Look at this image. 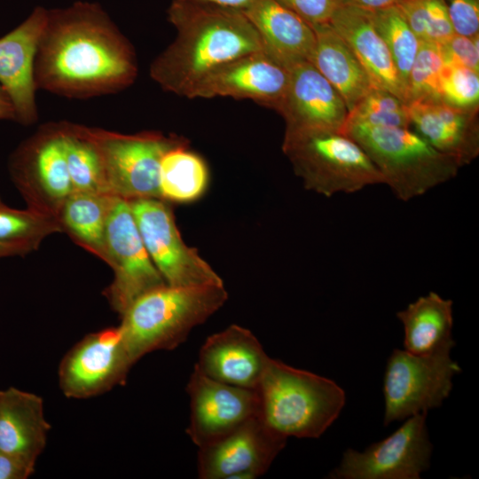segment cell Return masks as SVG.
<instances>
[{
    "label": "cell",
    "mask_w": 479,
    "mask_h": 479,
    "mask_svg": "<svg viewBox=\"0 0 479 479\" xmlns=\"http://www.w3.org/2000/svg\"><path fill=\"white\" fill-rule=\"evenodd\" d=\"M400 0H342V5H351L368 12L395 6Z\"/></svg>",
    "instance_id": "39"
},
{
    "label": "cell",
    "mask_w": 479,
    "mask_h": 479,
    "mask_svg": "<svg viewBox=\"0 0 479 479\" xmlns=\"http://www.w3.org/2000/svg\"><path fill=\"white\" fill-rule=\"evenodd\" d=\"M29 252L30 250L24 246L0 241V258L23 255Z\"/></svg>",
    "instance_id": "42"
},
{
    "label": "cell",
    "mask_w": 479,
    "mask_h": 479,
    "mask_svg": "<svg viewBox=\"0 0 479 479\" xmlns=\"http://www.w3.org/2000/svg\"><path fill=\"white\" fill-rule=\"evenodd\" d=\"M269 358L250 330L233 324L205 340L194 367L215 381L257 389Z\"/></svg>",
    "instance_id": "19"
},
{
    "label": "cell",
    "mask_w": 479,
    "mask_h": 479,
    "mask_svg": "<svg viewBox=\"0 0 479 479\" xmlns=\"http://www.w3.org/2000/svg\"><path fill=\"white\" fill-rule=\"evenodd\" d=\"M203 4H209L222 7L232 8L240 11L247 9L255 0H187Z\"/></svg>",
    "instance_id": "41"
},
{
    "label": "cell",
    "mask_w": 479,
    "mask_h": 479,
    "mask_svg": "<svg viewBox=\"0 0 479 479\" xmlns=\"http://www.w3.org/2000/svg\"><path fill=\"white\" fill-rule=\"evenodd\" d=\"M397 317L404 327V350L425 355L455 346L452 300L429 292L398 311Z\"/></svg>",
    "instance_id": "25"
},
{
    "label": "cell",
    "mask_w": 479,
    "mask_h": 479,
    "mask_svg": "<svg viewBox=\"0 0 479 479\" xmlns=\"http://www.w3.org/2000/svg\"><path fill=\"white\" fill-rule=\"evenodd\" d=\"M455 34L479 35V0H444Z\"/></svg>",
    "instance_id": "36"
},
{
    "label": "cell",
    "mask_w": 479,
    "mask_h": 479,
    "mask_svg": "<svg viewBox=\"0 0 479 479\" xmlns=\"http://www.w3.org/2000/svg\"><path fill=\"white\" fill-rule=\"evenodd\" d=\"M96 147L110 194L127 200L159 198V169L162 156L189 141L156 131L122 134L81 125Z\"/></svg>",
    "instance_id": "7"
},
{
    "label": "cell",
    "mask_w": 479,
    "mask_h": 479,
    "mask_svg": "<svg viewBox=\"0 0 479 479\" xmlns=\"http://www.w3.org/2000/svg\"><path fill=\"white\" fill-rule=\"evenodd\" d=\"M444 68L439 45L420 41L409 75L406 104L412 101L442 100Z\"/></svg>",
    "instance_id": "33"
},
{
    "label": "cell",
    "mask_w": 479,
    "mask_h": 479,
    "mask_svg": "<svg viewBox=\"0 0 479 479\" xmlns=\"http://www.w3.org/2000/svg\"><path fill=\"white\" fill-rule=\"evenodd\" d=\"M260 416L222 438L198 448L201 479H255L264 475L287 443Z\"/></svg>",
    "instance_id": "13"
},
{
    "label": "cell",
    "mask_w": 479,
    "mask_h": 479,
    "mask_svg": "<svg viewBox=\"0 0 479 479\" xmlns=\"http://www.w3.org/2000/svg\"><path fill=\"white\" fill-rule=\"evenodd\" d=\"M51 428L41 397L9 387L0 390V451L36 462Z\"/></svg>",
    "instance_id": "23"
},
{
    "label": "cell",
    "mask_w": 479,
    "mask_h": 479,
    "mask_svg": "<svg viewBox=\"0 0 479 479\" xmlns=\"http://www.w3.org/2000/svg\"><path fill=\"white\" fill-rule=\"evenodd\" d=\"M133 365L119 327L90 333L62 358L59 387L67 397L88 398L125 382Z\"/></svg>",
    "instance_id": "12"
},
{
    "label": "cell",
    "mask_w": 479,
    "mask_h": 479,
    "mask_svg": "<svg viewBox=\"0 0 479 479\" xmlns=\"http://www.w3.org/2000/svg\"><path fill=\"white\" fill-rule=\"evenodd\" d=\"M35 462L0 451V479H26L33 475Z\"/></svg>",
    "instance_id": "38"
},
{
    "label": "cell",
    "mask_w": 479,
    "mask_h": 479,
    "mask_svg": "<svg viewBox=\"0 0 479 479\" xmlns=\"http://www.w3.org/2000/svg\"><path fill=\"white\" fill-rule=\"evenodd\" d=\"M227 299L224 284L165 285L138 297L123 312L118 326L132 364L150 352L177 348Z\"/></svg>",
    "instance_id": "3"
},
{
    "label": "cell",
    "mask_w": 479,
    "mask_h": 479,
    "mask_svg": "<svg viewBox=\"0 0 479 479\" xmlns=\"http://www.w3.org/2000/svg\"><path fill=\"white\" fill-rule=\"evenodd\" d=\"M310 26L329 23L342 0H276Z\"/></svg>",
    "instance_id": "37"
},
{
    "label": "cell",
    "mask_w": 479,
    "mask_h": 479,
    "mask_svg": "<svg viewBox=\"0 0 479 479\" xmlns=\"http://www.w3.org/2000/svg\"><path fill=\"white\" fill-rule=\"evenodd\" d=\"M186 391L190 400L186 433L198 448L259 416L260 400L256 389L215 381L196 367L189 377Z\"/></svg>",
    "instance_id": "14"
},
{
    "label": "cell",
    "mask_w": 479,
    "mask_h": 479,
    "mask_svg": "<svg viewBox=\"0 0 479 479\" xmlns=\"http://www.w3.org/2000/svg\"><path fill=\"white\" fill-rule=\"evenodd\" d=\"M60 123L73 191L109 193L99 154L81 125Z\"/></svg>",
    "instance_id": "28"
},
{
    "label": "cell",
    "mask_w": 479,
    "mask_h": 479,
    "mask_svg": "<svg viewBox=\"0 0 479 479\" xmlns=\"http://www.w3.org/2000/svg\"><path fill=\"white\" fill-rule=\"evenodd\" d=\"M427 412L405 419L388 437L360 452L347 449L333 479H419L429 467L433 445L426 425Z\"/></svg>",
    "instance_id": "11"
},
{
    "label": "cell",
    "mask_w": 479,
    "mask_h": 479,
    "mask_svg": "<svg viewBox=\"0 0 479 479\" xmlns=\"http://www.w3.org/2000/svg\"><path fill=\"white\" fill-rule=\"evenodd\" d=\"M255 27L263 51L282 67L311 60L316 35L312 27L276 0H255L243 11Z\"/></svg>",
    "instance_id": "21"
},
{
    "label": "cell",
    "mask_w": 479,
    "mask_h": 479,
    "mask_svg": "<svg viewBox=\"0 0 479 479\" xmlns=\"http://www.w3.org/2000/svg\"><path fill=\"white\" fill-rule=\"evenodd\" d=\"M442 101L469 110L479 109V73L460 66L444 65Z\"/></svg>",
    "instance_id": "34"
},
{
    "label": "cell",
    "mask_w": 479,
    "mask_h": 479,
    "mask_svg": "<svg viewBox=\"0 0 479 479\" xmlns=\"http://www.w3.org/2000/svg\"><path fill=\"white\" fill-rule=\"evenodd\" d=\"M311 27L316 43L310 62L339 92L349 113L373 86L352 50L330 23Z\"/></svg>",
    "instance_id": "24"
},
{
    "label": "cell",
    "mask_w": 479,
    "mask_h": 479,
    "mask_svg": "<svg viewBox=\"0 0 479 479\" xmlns=\"http://www.w3.org/2000/svg\"><path fill=\"white\" fill-rule=\"evenodd\" d=\"M411 126L437 151L461 167L479 155L478 110L455 107L442 100L407 104Z\"/></svg>",
    "instance_id": "20"
},
{
    "label": "cell",
    "mask_w": 479,
    "mask_h": 479,
    "mask_svg": "<svg viewBox=\"0 0 479 479\" xmlns=\"http://www.w3.org/2000/svg\"><path fill=\"white\" fill-rule=\"evenodd\" d=\"M259 416L287 438H318L345 405L344 390L333 380L270 357L257 388Z\"/></svg>",
    "instance_id": "4"
},
{
    "label": "cell",
    "mask_w": 479,
    "mask_h": 479,
    "mask_svg": "<svg viewBox=\"0 0 479 479\" xmlns=\"http://www.w3.org/2000/svg\"><path fill=\"white\" fill-rule=\"evenodd\" d=\"M189 143L171 148L162 156L159 169L161 199L189 203L200 199L208 185L204 160L188 147Z\"/></svg>",
    "instance_id": "27"
},
{
    "label": "cell",
    "mask_w": 479,
    "mask_h": 479,
    "mask_svg": "<svg viewBox=\"0 0 479 479\" xmlns=\"http://www.w3.org/2000/svg\"><path fill=\"white\" fill-rule=\"evenodd\" d=\"M104 261L114 274L104 294L121 316L138 297L167 285L145 249L130 201L118 196L106 221Z\"/></svg>",
    "instance_id": "9"
},
{
    "label": "cell",
    "mask_w": 479,
    "mask_h": 479,
    "mask_svg": "<svg viewBox=\"0 0 479 479\" xmlns=\"http://www.w3.org/2000/svg\"><path fill=\"white\" fill-rule=\"evenodd\" d=\"M329 23L343 38L367 73L372 85L386 90L405 102L391 55L377 32L371 12L351 5H342Z\"/></svg>",
    "instance_id": "22"
},
{
    "label": "cell",
    "mask_w": 479,
    "mask_h": 479,
    "mask_svg": "<svg viewBox=\"0 0 479 479\" xmlns=\"http://www.w3.org/2000/svg\"><path fill=\"white\" fill-rule=\"evenodd\" d=\"M48 10L35 7L14 29L0 37V84L10 96L16 122H36L35 59Z\"/></svg>",
    "instance_id": "18"
},
{
    "label": "cell",
    "mask_w": 479,
    "mask_h": 479,
    "mask_svg": "<svg viewBox=\"0 0 479 479\" xmlns=\"http://www.w3.org/2000/svg\"><path fill=\"white\" fill-rule=\"evenodd\" d=\"M282 151L303 186L326 197L383 184L364 149L340 130L284 135Z\"/></svg>",
    "instance_id": "6"
},
{
    "label": "cell",
    "mask_w": 479,
    "mask_h": 479,
    "mask_svg": "<svg viewBox=\"0 0 479 479\" xmlns=\"http://www.w3.org/2000/svg\"><path fill=\"white\" fill-rule=\"evenodd\" d=\"M395 196L408 201L454 178L462 167L410 128L345 125Z\"/></svg>",
    "instance_id": "5"
},
{
    "label": "cell",
    "mask_w": 479,
    "mask_h": 479,
    "mask_svg": "<svg viewBox=\"0 0 479 479\" xmlns=\"http://www.w3.org/2000/svg\"><path fill=\"white\" fill-rule=\"evenodd\" d=\"M115 195L73 191L61 205L57 218L75 242L104 261L105 232Z\"/></svg>",
    "instance_id": "26"
},
{
    "label": "cell",
    "mask_w": 479,
    "mask_h": 479,
    "mask_svg": "<svg viewBox=\"0 0 479 479\" xmlns=\"http://www.w3.org/2000/svg\"><path fill=\"white\" fill-rule=\"evenodd\" d=\"M63 232L56 216L29 208L27 210L12 208L0 198V241L36 249L48 235Z\"/></svg>",
    "instance_id": "30"
},
{
    "label": "cell",
    "mask_w": 479,
    "mask_h": 479,
    "mask_svg": "<svg viewBox=\"0 0 479 479\" xmlns=\"http://www.w3.org/2000/svg\"><path fill=\"white\" fill-rule=\"evenodd\" d=\"M452 349L415 355L395 349L384 373V425L441 406L452 389L460 366L450 356Z\"/></svg>",
    "instance_id": "8"
},
{
    "label": "cell",
    "mask_w": 479,
    "mask_h": 479,
    "mask_svg": "<svg viewBox=\"0 0 479 479\" xmlns=\"http://www.w3.org/2000/svg\"><path fill=\"white\" fill-rule=\"evenodd\" d=\"M370 12L375 28L391 55L404 90L406 103L409 75L420 49V40L411 29L397 5Z\"/></svg>",
    "instance_id": "29"
},
{
    "label": "cell",
    "mask_w": 479,
    "mask_h": 479,
    "mask_svg": "<svg viewBox=\"0 0 479 479\" xmlns=\"http://www.w3.org/2000/svg\"><path fill=\"white\" fill-rule=\"evenodd\" d=\"M479 35L473 37L453 34L439 45L444 65L460 66L479 73Z\"/></svg>",
    "instance_id": "35"
},
{
    "label": "cell",
    "mask_w": 479,
    "mask_h": 479,
    "mask_svg": "<svg viewBox=\"0 0 479 479\" xmlns=\"http://www.w3.org/2000/svg\"><path fill=\"white\" fill-rule=\"evenodd\" d=\"M137 73L131 45L98 4L48 10L35 59L37 89L88 98L126 89Z\"/></svg>",
    "instance_id": "1"
},
{
    "label": "cell",
    "mask_w": 479,
    "mask_h": 479,
    "mask_svg": "<svg viewBox=\"0 0 479 479\" xmlns=\"http://www.w3.org/2000/svg\"><path fill=\"white\" fill-rule=\"evenodd\" d=\"M288 87L279 113L285 135L315 130L342 131L348 108L339 92L310 62L289 70Z\"/></svg>",
    "instance_id": "17"
},
{
    "label": "cell",
    "mask_w": 479,
    "mask_h": 479,
    "mask_svg": "<svg viewBox=\"0 0 479 479\" xmlns=\"http://www.w3.org/2000/svg\"><path fill=\"white\" fill-rule=\"evenodd\" d=\"M167 12L177 35L153 61L150 75L168 92L191 98L212 71L236 58L263 51L260 37L243 11L173 0Z\"/></svg>",
    "instance_id": "2"
},
{
    "label": "cell",
    "mask_w": 479,
    "mask_h": 479,
    "mask_svg": "<svg viewBox=\"0 0 479 479\" xmlns=\"http://www.w3.org/2000/svg\"><path fill=\"white\" fill-rule=\"evenodd\" d=\"M0 120H8L16 122V112L13 106V103L0 84Z\"/></svg>",
    "instance_id": "40"
},
{
    "label": "cell",
    "mask_w": 479,
    "mask_h": 479,
    "mask_svg": "<svg viewBox=\"0 0 479 479\" xmlns=\"http://www.w3.org/2000/svg\"><path fill=\"white\" fill-rule=\"evenodd\" d=\"M12 177L30 202L39 192L46 212L57 217L73 192L65 154L61 123L47 124L14 152Z\"/></svg>",
    "instance_id": "15"
},
{
    "label": "cell",
    "mask_w": 479,
    "mask_h": 479,
    "mask_svg": "<svg viewBox=\"0 0 479 479\" xmlns=\"http://www.w3.org/2000/svg\"><path fill=\"white\" fill-rule=\"evenodd\" d=\"M348 124L410 128L408 105L395 94L373 87L348 113Z\"/></svg>",
    "instance_id": "31"
},
{
    "label": "cell",
    "mask_w": 479,
    "mask_h": 479,
    "mask_svg": "<svg viewBox=\"0 0 479 479\" xmlns=\"http://www.w3.org/2000/svg\"><path fill=\"white\" fill-rule=\"evenodd\" d=\"M397 6L420 41L440 45L455 34L444 0H400Z\"/></svg>",
    "instance_id": "32"
},
{
    "label": "cell",
    "mask_w": 479,
    "mask_h": 479,
    "mask_svg": "<svg viewBox=\"0 0 479 479\" xmlns=\"http://www.w3.org/2000/svg\"><path fill=\"white\" fill-rule=\"evenodd\" d=\"M129 201L145 249L167 285L224 284L198 251L185 243L166 200L145 198Z\"/></svg>",
    "instance_id": "10"
},
{
    "label": "cell",
    "mask_w": 479,
    "mask_h": 479,
    "mask_svg": "<svg viewBox=\"0 0 479 479\" xmlns=\"http://www.w3.org/2000/svg\"><path fill=\"white\" fill-rule=\"evenodd\" d=\"M289 78V70L263 51H258L236 58L212 71L196 87L191 98L249 99L279 113Z\"/></svg>",
    "instance_id": "16"
}]
</instances>
